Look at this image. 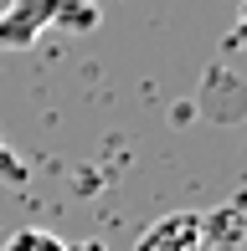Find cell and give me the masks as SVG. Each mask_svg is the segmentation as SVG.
<instances>
[{"label": "cell", "instance_id": "6da1fadb", "mask_svg": "<svg viewBox=\"0 0 247 251\" xmlns=\"http://www.w3.org/2000/svg\"><path fill=\"white\" fill-rule=\"evenodd\" d=\"M237 236H242V210H216V215L181 210L154 221L139 236V251H237Z\"/></svg>", "mask_w": 247, "mask_h": 251}, {"label": "cell", "instance_id": "7a4b0ae2", "mask_svg": "<svg viewBox=\"0 0 247 251\" xmlns=\"http://www.w3.org/2000/svg\"><path fill=\"white\" fill-rule=\"evenodd\" d=\"M62 16V0H10L0 16V47H26L47 31V21Z\"/></svg>", "mask_w": 247, "mask_h": 251}, {"label": "cell", "instance_id": "3957f363", "mask_svg": "<svg viewBox=\"0 0 247 251\" xmlns=\"http://www.w3.org/2000/svg\"><path fill=\"white\" fill-rule=\"evenodd\" d=\"M0 251H67V246H62V236H52V231H16V236H5Z\"/></svg>", "mask_w": 247, "mask_h": 251}, {"label": "cell", "instance_id": "277c9868", "mask_svg": "<svg viewBox=\"0 0 247 251\" xmlns=\"http://www.w3.org/2000/svg\"><path fill=\"white\" fill-rule=\"evenodd\" d=\"M0 175H10V179H26V164L16 159V149H10L5 139H0Z\"/></svg>", "mask_w": 247, "mask_h": 251}, {"label": "cell", "instance_id": "5b68a950", "mask_svg": "<svg viewBox=\"0 0 247 251\" xmlns=\"http://www.w3.org/2000/svg\"><path fill=\"white\" fill-rule=\"evenodd\" d=\"M237 36L247 41V0H242V10H237Z\"/></svg>", "mask_w": 247, "mask_h": 251}]
</instances>
